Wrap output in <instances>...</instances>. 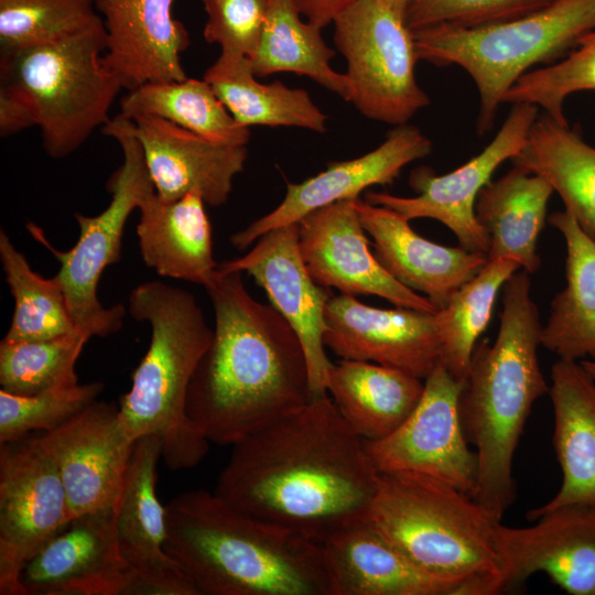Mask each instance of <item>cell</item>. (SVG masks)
Segmentation results:
<instances>
[{"label":"cell","instance_id":"1","mask_svg":"<svg viewBox=\"0 0 595 595\" xmlns=\"http://www.w3.org/2000/svg\"><path fill=\"white\" fill-rule=\"evenodd\" d=\"M231 446L213 493L236 510L320 544L368 517L378 473L328 394Z\"/></svg>","mask_w":595,"mask_h":595},{"label":"cell","instance_id":"2","mask_svg":"<svg viewBox=\"0 0 595 595\" xmlns=\"http://www.w3.org/2000/svg\"><path fill=\"white\" fill-rule=\"evenodd\" d=\"M213 340L187 393V414L212 443L234 445L312 398L300 337L273 307L247 291L241 272H214Z\"/></svg>","mask_w":595,"mask_h":595},{"label":"cell","instance_id":"3","mask_svg":"<svg viewBox=\"0 0 595 595\" xmlns=\"http://www.w3.org/2000/svg\"><path fill=\"white\" fill-rule=\"evenodd\" d=\"M165 551L197 595H329L322 544L203 489L165 505Z\"/></svg>","mask_w":595,"mask_h":595},{"label":"cell","instance_id":"4","mask_svg":"<svg viewBox=\"0 0 595 595\" xmlns=\"http://www.w3.org/2000/svg\"><path fill=\"white\" fill-rule=\"evenodd\" d=\"M493 344L479 339L458 398L459 415L478 463L475 499L502 519L516 498L512 461L533 403L549 392L538 349L542 325L529 273L502 288Z\"/></svg>","mask_w":595,"mask_h":595},{"label":"cell","instance_id":"5","mask_svg":"<svg viewBox=\"0 0 595 595\" xmlns=\"http://www.w3.org/2000/svg\"><path fill=\"white\" fill-rule=\"evenodd\" d=\"M368 518L455 595L501 593V519L456 487L414 473H378Z\"/></svg>","mask_w":595,"mask_h":595},{"label":"cell","instance_id":"6","mask_svg":"<svg viewBox=\"0 0 595 595\" xmlns=\"http://www.w3.org/2000/svg\"><path fill=\"white\" fill-rule=\"evenodd\" d=\"M128 301L130 315L150 324L151 339L130 390L120 398V425L132 442L159 436L170 469L192 468L205 457L210 442L187 414V393L214 329L194 295L181 288L149 281L136 286Z\"/></svg>","mask_w":595,"mask_h":595},{"label":"cell","instance_id":"7","mask_svg":"<svg viewBox=\"0 0 595 595\" xmlns=\"http://www.w3.org/2000/svg\"><path fill=\"white\" fill-rule=\"evenodd\" d=\"M106 47L101 23L53 42L0 51V87L28 106L50 156L72 154L111 119L123 88L102 63Z\"/></svg>","mask_w":595,"mask_h":595},{"label":"cell","instance_id":"8","mask_svg":"<svg viewBox=\"0 0 595 595\" xmlns=\"http://www.w3.org/2000/svg\"><path fill=\"white\" fill-rule=\"evenodd\" d=\"M595 30V0H558L523 17L475 28L413 30L419 60L466 71L479 93V133L490 130L508 89L529 68L573 50Z\"/></svg>","mask_w":595,"mask_h":595},{"label":"cell","instance_id":"9","mask_svg":"<svg viewBox=\"0 0 595 595\" xmlns=\"http://www.w3.org/2000/svg\"><path fill=\"white\" fill-rule=\"evenodd\" d=\"M101 130L118 142L123 154L121 166L107 184L111 194L109 205L96 216L74 215L79 237L75 246L64 252L54 249L35 225L29 224L28 229L61 262L56 277L75 325L98 324L110 335L121 328L126 309L122 304L104 307L97 296L98 282L104 270L121 259V240L130 214L155 188L132 119L118 113Z\"/></svg>","mask_w":595,"mask_h":595},{"label":"cell","instance_id":"10","mask_svg":"<svg viewBox=\"0 0 595 595\" xmlns=\"http://www.w3.org/2000/svg\"><path fill=\"white\" fill-rule=\"evenodd\" d=\"M347 62L350 101L365 117L405 125L430 98L415 79L419 60L407 14L382 0H355L333 21Z\"/></svg>","mask_w":595,"mask_h":595},{"label":"cell","instance_id":"11","mask_svg":"<svg viewBox=\"0 0 595 595\" xmlns=\"http://www.w3.org/2000/svg\"><path fill=\"white\" fill-rule=\"evenodd\" d=\"M72 520L61 474L37 436L0 444L1 595H23L24 565Z\"/></svg>","mask_w":595,"mask_h":595},{"label":"cell","instance_id":"12","mask_svg":"<svg viewBox=\"0 0 595 595\" xmlns=\"http://www.w3.org/2000/svg\"><path fill=\"white\" fill-rule=\"evenodd\" d=\"M463 381L441 361L424 379L422 397L404 422L388 436L365 441L377 473L429 476L475 498L478 463L469 448L458 408Z\"/></svg>","mask_w":595,"mask_h":595},{"label":"cell","instance_id":"13","mask_svg":"<svg viewBox=\"0 0 595 595\" xmlns=\"http://www.w3.org/2000/svg\"><path fill=\"white\" fill-rule=\"evenodd\" d=\"M537 118V106L515 104L494 140L459 167L443 175H436L428 166L414 169L409 183L418 196L369 192L365 199L391 208L409 220L435 219L455 235L461 247L487 255L489 238L475 214L478 194L498 166L519 153Z\"/></svg>","mask_w":595,"mask_h":595},{"label":"cell","instance_id":"14","mask_svg":"<svg viewBox=\"0 0 595 595\" xmlns=\"http://www.w3.org/2000/svg\"><path fill=\"white\" fill-rule=\"evenodd\" d=\"M217 271L247 272L263 288L272 306L286 320L303 345L314 397L326 396L332 366L325 353V307L331 292L309 273L299 244V223L263 234L244 257L224 261Z\"/></svg>","mask_w":595,"mask_h":595},{"label":"cell","instance_id":"15","mask_svg":"<svg viewBox=\"0 0 595 595\" xmlns=\"http://www.w3.org/2000/svg\"><path fill=\"white\" fill-rule=\"evenodd\" d=\"M23 595H138L121 555L116 507L75 517L24 565Z\"/></svg>","mask_w":595,"mask_h":595},{"label":"cell","instance_id":"16","mask_svg":"<svg viewBox=\"0 0 595 595\" xmlns=\"http://www.w3.org/2000/svg\"><path fill=\"white\" fill-rule=\"evenodd\" d=\"M356 198L320 207L298 221L301 255L313 280L342 294H374L397 307L436 313L428 298L397 281L371 253Z\"/></svg>","mask_w":595,"mask_h":595},{"label":"cell","instance_id":"17","mask_svg":"<svg viewBox=\"0 0 595 595\" xmlns=\"http://www.w3.org/2000/svg\"><path fill=\"white\" fill-rule=\"evenodd\" d=\"M118 405L95 401L61 426L37 434L61 474L73 519L116 507L134 442Z\"/></svg>","mask_w":595,"mask_h":595},{"label":"cell","instance_id":"18","mask_svg":"<svg viewBox=\"0 0 595 595\" xmlns=\"http://www.w3.org/2000/svg\"><path fill=\"white\" fill-rule=\"evenodd\" d=\"M324 345L342 359L371 361L425 379L440 361L435 313L377 309L354 295L331 296Z\"/></svg>","mask_w":595,"mask_h":595},{"label":"cell","instance_id":"19","mask_svg":"<svg viewBox=\"0 0 595 595\" xmlns=\"http://www.w3.org/2000/svg\"><path fill=\"white\" fill-rule=\"evenodd\" d=\"M162 444L156 435L134 442L116 506L121 555L132 569L138 595H197L176 561L165 551V506L156 496Z\"/></svg>","mask_w":595,"mask_h":595},{"label":"cell","instance_id":"20","mask_svg":"<svg viewBox=\"0 0 595 595\" xmlns=\"http://www.w3.org/2000/svg\"><path fill=\"white\" fill-rule=\"evenodd\" d=\"M533 521L500 527L501 593L543 573L569 594L595 595V505L558 507Z\"/></svg>","mask_w":595,"mask_h":595},{"label":"cell","instance_id":"21","mask_svg":"<svg viewBox=\"0 0 595 595\" xmlns=\"http://www.w3.org/2000/svg\"><path fill=\"white\" fill-rule=\"evenodd\" d=\"M432 141L416 127L400 125L375 150L353 160L331 162L325 171L301 183H286L282 202L269 214L234 234L231 245L246 249L271 229L298 223L328 204L359 197L372 185H388L409 163L428 156Z\"/></svg>","mask_w":595,"mask_h":595},{"label":"cell","instance_id":"22","mask_svg":"<svg viewBox=\"0 0 595 595\" xmlns=\"http://www.w3.org/2000/svg\"><path fill=\"white\" fill-rule=\"evenodd\" d=\"M95 1L107 35L102 63L123 89L187 78L181 54L191 40L173 17L177 0Z\"/></svg>","mask_w":595,"mask_h":595},{"label":"cell","instance_id":"23","mask_svg":"<svg viewBox=\"0 0 595 595\" xmlns=\"http://www.w3.org/2000/svg\"><path fill=\"white\" fill-rule=\"evenodd\" d=\"M155 192L164 201L198 194L205 204H225L242 172L246 145L218 143L154 116L132 118Z\"/></svg>","mask_w":595,"mask_h":595},{"label":"cell","instance_id":"24","mask_svg":"<svg viewBox=\"0 0 595 595\" xmlns=\"http://www.w3.org/2000/svg\"><path fill=\"white\" fill-rule=\"evenodd\" d=\"M360 221L374 240L375 256L400 283L421 292L440 310L487 263V255L425 239L400 213L359 197Z\"/></svg>","mask_w":595,"mask_h":595},{"label":"cell","instance_id":"25","mask_svg":"<svg viewBox=\"0 0 595 595\" xmlns=\"http://www.w3.org/2000/svg\"><path fill=\"white\" fill-rule=\"evenodd\" d=\"M329 595H455L448 583L410 561L369 520L322 543Z\"/></svg>","mask_w":595,"mask_h":595},{"label":"cell","instance_id":"26","mask_svg":"<svg viewBox=\"0 0 595 595\" xmlns=\"http://www.w3.org/2000/svg\"><path fill=\"white\" fill-rule=\"evenodd\" d=\"M553 446L562 470L556 495L527 517L567 505H595V379L581 361L558 359L551 368Z\"/></svg>","mask_w":595,"mask_h":595},{"label":"cell","instance_id":"27","mask_svg":"<svg viewBox=\"0 0 595 595\" xmlns=\"http://www.w3.org/2000/svg\"><path fill=\"white\" fill-rule=\"evenodd\" d=\"M137 226L143 262L159 275L205 285L218 263L205 202L191 193L164 201L152 193L139 207Z\"/></svg>","mask_w":595,"mask_h":595},{"label":"cell","instance_id":"28","mask_svg":"<svg viewBox=\"0 0 595 595\" xmlns=\"http://www.w3.org/2000/svg\"><path fill=\"white\" fill-rule=\"evenodd\" d=\"M424 380L371 361L340 359L327 374V393L364 440L391 434L419 403Z\"/></svg>","mask_w":595,"mask_h":595},{"label":"cell","instance_id":"29","mask_svg":"<svg viewBox=\"0 0 595 595\" xmlns=\"http://www.w3.org/2000/svg\"><path fill=\"white\" fill-rule=\"evenodd\" d=\"M552 193L544 178L516 165L484 186L475 214L489 238L488 260L512 258L529 274L539 270L538 240Z\"/></svg>","mask_w":595,"mask_h":595},{"label":"cell","instance_id":"30","mask_svg":"<svg viewBox=\"0 0 595 595\" xmlns=\"http://www.w3.org/2000/svg\"><path fill=\"white\" fill-rule=\"evenodd\" d=\"M566 247L565 286L552 300L541 346L559 359L595 360V238L566 210L550 215Z\"/></svg>","mask_w":595,"mask_h":595},{"label":"cell","instance_id":"31","mask_svg":"<svg viewBox=\"0 0 595 595\" xmlns=\"http://www.w3.org/2000/svg\"><path fill=\"white\" fill-rule=\"evenodd\" d=\"M513 165L544 178L582 229L595 238V148L544 115L532 123Z\"/></svg>","mask_w":595,"mask_h":595},{"label":"cell","instance_id":"32","mask_svg":"<svg viewBox=\"0 0 595 595\" xmlns=\"http://www.w3.org/2000/svg\"><path fill=\"white\" fill-rule=\"evenodd\" d=\"M204 79L242 127H300L321 133L326 130L327 117L306 90L289 88L279 80L260 83L246 55L220 52Z\"/></svg>","mask_w":595,"mask_h":595},{"label":"cell","instance_id":"33","mask_svg":"<svg viewBox=\"0 0 595 595\" xmlns=\"http://www.w3.org/2000/svg\"><path fill=\"white\" fill-rule=\"evenodd\" d=\"M301 15L293 0H268L266 23L257 48L249 57L255 75L296 73L350 101L349 79L332 68L335 51L323 40L322 28L303 21Z\"/></svg>","mask_w":595,"mask_h":595},{"label":"cell","instance_id":"34","mask_svg":"<svg viewBox=\"0 0 595 595\" xmlns=\"http://www.w3.org/2000/svg\"><path fill=\"white\" fill-rule=\"evenodd\" d=\"M119 113L159 117L218 143L247 145L250 139L204 78L143 84L120 99Z\"/></svg>","mask_w":595,"mask_h":595},{"label":"cell","instance_id":"35","mask_svg":"<svg viewBox=\"0 0 595 595\" xmlns=\"http://www.w3.org/2000/svg\"><path fill=\"white\" fill-rule=\"evenodd\" d=\"M521 267L512 258L488 260L436 313L441 342L440 361L463 381L480 335L486 331L499 291Z\"/></svg>","mask_w":595,"mask_h":595},{"label":"cell","instance_id":"36","mask_svg":"<svg viewBox=\"0 0 595 595\" xmlns=\"http://www.w3.org/2000/svg\"><path fill=\"white\" fill-rule=\"evenodd\" d=\"M108 332L98 324L80 325L48 339L0 343L1 390L17 396H33L78 383L77 359L93 336Z\"/></svg>","mask_w":595,"mask_h":595},{"label":"cell","instance_id":"37","mask_svg":"<svg viewBox=\"0 0 595 595\" xmlns=\"http://www.w3.org/2000/svg\"><path fill=\"white\" fill-rule=\"evenodd\" d=\"M0 259L14 300V311L4 340H42L67 334L75 325L61 281L34 272L8 234L0 230Z\"/></svg>","mask_w":595,"mask_h":595},{"label":"cell","instance_id":"38","mask_svg":"<svg viewBox=\"0 0 595 595\" xmlns=\"http://www.w3.org/2000/svg\"><path fill=\"white\" fill-rule=\"evenodd\" d=\"M101 23L95 0H0V51L53 42Z\"/></svg>","mask_w":595,"mask_h":595},{"label":"cell","instance_id":"39","mask_svg":"<svg viewBox=\"0 0 595 595\" xmlns=\"http://www.w3.org/2000/svg\"><path fill=\"white\" fill-rule=\"evenodd\" d=\"M595 90V30L583 36L561 61L523 74L505 94L502 104H531L561 123L566 98Z\"/></svg>","mask_w":595,"mask_h":595},{"label":"cell","instance_id":"40","mask_svg":"<svg viewBox=\"0 0 595 595\" xmlns=\"http://www.w3.org/2000/svg\"><path fill=\"white\" fill-rule=\"evenodd\" d=\"M99 381L17 396L0 389V444L52 431L97 400Z\"/></svg>","mask_w":595,"mask_h":595},{"label":"cell","instance_id":"41","mask_svg":"<svg viewBox=\"0 0 595 595\" xmlns=\"http://www.w3.org/2000/svg\"><path fill=\"white\" fill-rule=\"evenodd\" d=\"M558 0H421L407 12L413 30L444 25L475 28L513 20Z\"/></svg>","mask_w":595,"mask_h":595},{"label":"cell","instance_id":"42","mask_svg":"<svg viewBox=\"0 0 595 595\" xmlns=\"http://www.w3.org/2000/svg\"><path fill=\"white\" fill-rule=\"evenodd\" d=\"M207 19L203 35L221 52L250 57L259 43L268 0H201Z\"/></svg>","mask_w":595,"mask_h":595},{"label":"cell","instance_id":"43","mask_svg":"<svg viewBox=\"0 0 595 595\" xmlns=\"http://www.w3.org/2000/svg\"><path fill=\"white\" fill-rule=\"evenodd\" d=\"M33 126L28 106L15 94L0 87V136L7 138Z\"/></svg>","mask_w":595,"mask_h":595},{"label":"cell","instance_id":"44","mask_svg":"<svg viewBox=\"0 0 595 595\" xmlns=\"http://www.w3.org/2000/svg\"><path fill=\"white\" fill-rule=\"evenodd\" d=\"M355 0H293L300 13L311 23L324 28Z\"/></svg>","mask_w":595,"mask_h":595},{"label":"cell","instance_id":"45","mask_svg":"<svg viewBox=\"0 0 595 595\" xmlns=\"http://www.w3.org/2000/svg\"><path fill=\"white\" fill-rule=\"evenodd\" d=\"M396 10L407 14L408 10L421 0H382Z\"/></svg>","mask_w":595,"mask_h":595},{"label":"cell","instance_id":"46","mask_svg":"<svg viewBox=\"0 0 595 595\" xmlns=\"http://www.w3.org/2000/svg\"><path fill=\"white\" fill-rule=\"evenodd\" d=\"M581 364L587 370V372L595 379V360L583 359L581 360Z\"/></svg>","mask_w":595,"mask_h":595}]
</instances>
